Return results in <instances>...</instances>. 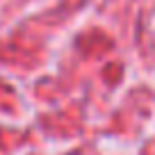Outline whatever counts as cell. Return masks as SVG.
Wrapping results in <instances>:
<instances>
[]
</instances>
